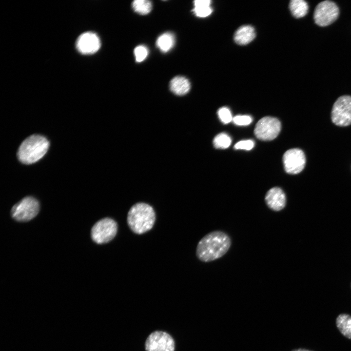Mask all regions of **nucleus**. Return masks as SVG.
Masks as SVG:
<instances>
[{
	"mask_svg": "<svg viewBox=\"0 0 351 351\" xmlns=\"http://www.w3.org/2000/svg\"><path fill=\"white\" fill-rule=\"evenodd\" d=\"M231 244V238L227 234L222 231H212L199 241L196 255L203 262L213 261L224 255Z\"/></svg>",
	"mask_w": 351,
	"mask_h": 351,
	"instance_id": "nucleus-1",
	"label": "nucleus"
},
{
	"mask_svg": "<svg viewBox=\"0 0 351 351\" xmlns=\"http://www.w3.org/2000/svg\"><path fill=\"white\" fill-rule=\"evenodd\" d=\"M155 221L156 213L153 208L146 203L135 204L128 212V225L131 230L136 234H142L150 230Z\"/></svg>",
	"mask_w": 351,
	"mask_h": 351,
	"instance_id": "nucleus-2",
	"label": "nucleus"
},
{
	"mask_svg": "<svg viewBox=\"0 0 351 351\" xmlns=\"http://www.w3.org/2000/svg\"><path fill=\"white\" fill-rule=\"evenodd\" d=\"M49 142L44 136L33 135L20 144L17 153L19 160L25 164H33L40 159L47 153Z\"/></svg>",
	"mask_w": 351,
	"mask_h": 351,
	"instance_id": "nucleus-3",
	"label": "nucleus"
},
{
	"mask_svg": "<svg viewBox=\"0 0 351 351\" xmlns=\"http://www.w3.org/2000/svg\"><path fill=\"white\" fill-rule=\"evenodd\" d=\"M117 232L116 221L111 218L106 217L94 224L91 229V237L97 244H105L111 241L116 235Z\"/></svg>",
	"mask_w": 351,
	"mask_h": 351,
	"instance_id": "nucleus-4",
	"label": "nucleus"
},
{
	"mask_svg": "<svg viewBox=\"0 0 351 351\" xmlns=\"http://www.w3.org/2000/svg\"><path fill=\"white\" fill-rule=\"evenodd\" d=\"M39 204L33 197L27 196L12 208L11 216L16 220L26 222L34 218L39 213Z\"/></svg>",
	"mask_w": 351,
	"mask_h": 351,
	"instance_id": "nucleus-5",
	"label": "nucleus"
},
{
	"mask_svg": "<svg viewBox=\"0 0 351 351\" xmlns=\"http://www.w3.org/2000/svg\"><path fill=\"white\" fill-rule=\"evenodd\" d=\"M331 119L338 126L351 124V96H342L337 99L332 106Z\"/></svg>",
	"mask_w": 351,
	"mask_h": 351,
	"instance_id": "nucleus-6",
	"label": "nucleus"
},
{
	"mask_svg": "<svg viewBox=\"0 0 351 351\" xmlns=\"http://www.w3.org/2000/svg\"><path fill=\"white\" fill-rule=\"evenodd\" d=\"M339 14V8L334 2L324 0L316 6L313 19L317 25L326 26L333 23L337 19Z\"/></svg>",
	"mask_w": 351,
	"mask_h": 351,
	"instance_id": "nucleus-7",
	"label": "nucleus"
},
{
	"mask_svg": "<svg viewBox=\"0 0 351 351\" xmlns=\"http://www.w3.org/2000/svg\"><path fill=\"white\" fill-rule=\"evenodd\" d=\"M281 123L276 118L265 117L256 123L254 133L257 138L262 140H272L279 134Z\"/></svg>",
	"mask_w": 351,
	"mask_h": 351,
	"instance_id": "nucleus-8",
	"label": "nucleus"
},
{
	"mask_svg": "<svg viewBox=\"0 0 351 351\" xmlns=\"http://www.w3.org/2000/svg\"><path fill=\"white\" fill-rule=\"evenodd\" d=\"M285 171L292 175L300 173L304 168L306 157L303 151L299 148L291 149L287 151L283 156Z\"/></svg>",
	"mask_w": 351,
	"mask_h": 351,
	"instance_id": "nucleus-9",
	"label": "nucleus"
},
{
	"mask_svg": "<svg viewBox=\"0 0 351 351\" xmlns=\"http://www.w3.org/2000/svg\"><path fill=\"white\" fill-rule=\"evenodd\" d=\"M147 351H174L175 343L167 333L156 331L152 333L145 343Z\"/></svg>",
	"mask_w": 351,
	"mask_h": 351,
	"instance_id": "nucleus-10",
	"label": "nucleus"
},
{
	"mask_svg": "<svg viewBox=\"0 0 351 351\" xmlns=\"http://www.w3.org/2000/svg\"><path fill=\"white\" fill-rule=\"evenodd\" d=\"M101 46L98 35L91 32H85L78 38L76 47L83 54H92L97 52Z\"/></svg>",
	"mask_w": 351,
	"mask_h": 351,
	"instance_id": "nucleus-11",
	"label": "nucleus"
},
{
	"mask_svg": "<svg viewBox=\"0 0 351 351\" xmlns=\"http://www.w3.org/2000/svg\"><path fill=\"white\" fill-rule=\"evenodd\" d=\"M265 200L268 207L274 212L282 210L286 205L285 194L279 187L270 189L266 194Z\"/></svg>",
	"mask_w": 351,
	"mask_h": 351,
	"instance_id": "nucleus-12",
	"label": "nucleus"
},
{
	"mask_svg": "<svg viewBox=\"0 0 351 351\" xmlns=\"http://www.w3.org/2000/svg\"><path fill=\"white\" fill-rule=\"evenodd\" d=\"M254 29L250 25H243L240 27L235 32L234 36L235 42L241 45L251 42L255 38Z\"/></svg>",
	"mask_w": 351,
	"mask_h": 351,
	"instance_id": "nucleus-13",
	"label": "nucleus"
},
{
	"mask_svg": "<svg viewBox=\"0 0 351 351\" xmlns=\"http://www.w3.org/2000/svg\"><path fill=\"white\" fill-rule=\"evenodd\" d=\"M191 88L189 80L182 76L174 77L170 82V90L178 96H183L188 93Z\"/></svg>",
	"mask_w": 351,
	"mask_h": 351,
	"instance_id": "nucleus-14",
	"label": "nucleus"
},
{
	"mask_svg": "<svg viewBox=\"0 0 351 351\" xmlns=\"http://www.w3.org/2000/svg\"><path fill=\"white\" fill-rule=\"evenodd\" d=\"M336 325L341 333L351 339V316L348 314H340L336 319Z\"/></svg>",
	"mask_w": 351,
	"mask_h": 351,
	"instance_id": "nucleus-15",
	"label": "nucleus"
},
{
	"mask_svg": "<svg viewBox=\"0 0 351 351\" xmlns=\"http://www.w3.org/2000/svg\"><path fill=\"white\" fill-rule=\"evenodd\" d=\"M175 43V36L171 32H166L160 35L156 41V46L163 53L170 51L174 47Z\"/></svg>",
	"mask_w": 351,
	"mask_h": 351,
	"instance_id": "nucleus-16",
	"label": "nucleus"
},
{
	"mask_svg": "<svg viewBox=\"0 0 351 351\" xmlns=\"http://www.w3.org/2000/svg\"><path fill=\"white\" fill-rule=\"evenodd\" d=\"M290 10L296 18H300L304 17L308 12L309 6L308 3L303 0H292L289 4Z\"/></svg>",
	"mask_w": 351,
	"mask_h": 351,
	"instance_id": "nucleus-17",
	"label": "nucleus"
},
{
	"mask_svg": "<svg viewBox=\"0 0 351 351\" xmlns=\"http://www.w3.org/2000/svg\"><path fill=\"white\" fill-rule=\"evenodd\" d=\"M210 0H195L194 1V8L193 10L195 15L199 18H205L209 16L213 11Z\"/></svg>",
	"mask_w": 351,
	"mask_h": 351,
	"instance_id": "nucleus-18",
	"label": "nucleus"
},
{
	"mask_svg": "<svg viewBox=\"0 0 351 351\" xmlns=\"http://www.w3.org/2000/svg\"><path fill=\"white\" fill-rule=\"evenodd\" d=\"M132 7L137 13L145 15L152 9V2L148 0H135L132 2Z\"/></svg>",
	"mask_w": 351,
	"mask_h": 351,
	"instance_id": "nucleus-19",
	"label": "nucleus"
},
{
	"mask_svg": "<svg viewBox=\"0 0 351 351\" xmlns=\"http://www.w3.org/2000/svg\"><path fill=\"white\" fill-rule=\"evenodd\" d=\"M232 139L231 137L227 134L222 133L219 134L214 138L213 144L217 149H226L231 145Z\"/></svg>",
	"mask_w": 351,
	"mask_h": 351,
	"instance_id": "nucleus-20",
	"label": "nucleus"
},
{
	"mask_svg": "<svg viewBox=\"0 0 351 351\" xmlns=\"http://www.w3.org/2000/svg\"><path fill=\"white\" fill-rule=\"evenodd\" d=\"M134 55L136 61L140 62L143 61L148 55V50L144 45H139L134 49Z\"/></svg>",
	"mask_w": 351,
	"mask_h": 351,
	"instance_id": "nucleus-21",
	"label": "nucleus"
},
{
	"mask_svg": "<svg viewBox=\"0 0 351 351\" xmlns=\"http://www.w3.org/2000/svg\"><path fill=\"white\" fill-rule=\"evenodd\" d=\"M217 114L219 119L224 124H228L233 120V118L231 112L226 107L220 108Z\"/></svg>",
	"mask_w": 351,
	"mask_h": 351,
	"instance_id": "nucleus-22",
	"label": "nucleus"
},
{
	"mask_svg": "<svg viewBox=\"0 0 351 351\" xmlns=\"http://www.w3.org/2000/svg\"><path fill=\"white\" fill-rule=\"evenodd\" d=\"M251 117L248 115H237L233 117L234 123L239 126H244L250 124L252 122Z\"/></svg>",
	"mask_w": 351,
	"mask_h": 351,
	"instance_id": "nucleus-23",
	"label": "nucleus"
},
{
	"mask_svg": "<svg viewBox=\"0 0 351 351\" xmlns=\"http://www.w3.org/2000/svg\"><path fill=\"white\" fill-rule=\"evenodd\" d=\"M254 142L252 140H244L236 143L234 147L235 149L250 150L254 147Z\"/></svg>",
	"mask_w": 351,
	"mask_h": 351,
	"instance_id": "nucleus-24",
	"label": "nucleus"
},
{
	"mask_svg": "<svg viewBox=\"0 0 351 351\" xmlns=\"http://www.w3.org/2000/svg\"><path fill=\"white\" fill-rule=\"evenodd\" d=\"M292 351H312L308 350L305 349L299 348V349L293 350Z\"/></svg>",
	"mask_w": 351,
	"mask_h": 351,
	"instance_id": "nucleus-25",
	"label": "nucleus"
}]
</instances>
